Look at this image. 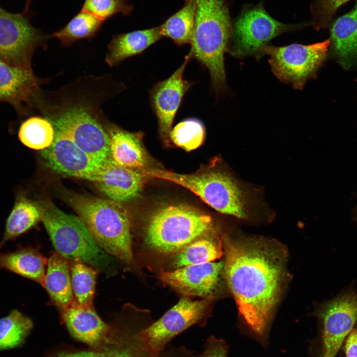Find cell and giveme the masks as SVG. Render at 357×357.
Wrapping results in <instances>:
<instances>
[{
  "label": "cell",
  "instance_id": "obj_1",
  "mask_svg": "<svg viewBox=\"0 0 357 357\" xmlns=\"http://www.w3.org/2000/svg\"><path fill=\"white\" fill-rule=\"evenodd\" d=\"M224 273L239 312L263 335L277 303L286 274V250L263 238H222Z\"/></svg>",
  "mask_w": 357,
  "mask_h": 357
},
{
  "label": "cell",
  "instance_id": "obj_2",
  "mask_svg": "<svg viewBox=\"0 0 357 357\" xmlns=\"http://www.w3.org/2000/svg\"><path fill=\"white\" fill-rule=\"evenodd\" d=\"M63 198L104 251L132 266L134 257L131 223L128 212L121 203L72 192H66Z\"/></svg>",
  "mask_w": 357,
  "mask_h": 357
},
{
  "label": "cell",
  "instance_id": "obj_3",
  "mask_svg": "<svg viewBox=\"0 0 357 357\" xmlns=\"http://www.w3.org/2000/svg\"><path fill=\"white\" fill-rule=\"evenodd\" d=\"M142 171L148 178L166 180L185 187L221 213L246 220L255 210L253 191L224 170L210 169L191 174L150 168Z\"/></svg>",
  "mask_w": 357,
  "mask_h": 357
},
{
  "label": "cell",
  "instance_id": "obj_4",
  "mask_svg": "<svg viewBox=\"0 0 357 357\" xmlns=\"http://www.w3.org/2000/svg\"><path fill=\"white\" fill-rule=\"evenodd\" d=\"M41 221L57 253L70 261L87 264L107 275L115 274V259L98 244L85 223L67 214L51 201L38 203Z\"/></svg>",
  "mask_w": 357,
  "mask_h": 357
},
{
  "label": "cell",
  "instance_id": "obj_5",
  "mask_svg": "<svg viewBox=\"0 0 357 357\" xmlns=\"http://www.w3.org/2000/svg\"><path fill=\"white\" fill-rule=\"evenodd\" d=\"M194 30L188 53L209 70L216 91L226 84L224 56L232 35L228 8L223 0H195Z\"/></svg>",
  "mask_w": 357,
  "mask_h": 357
},
{
  "label": "cell",
  "instance_id": "obj_6",
  "mask_svg": "<svg viewBox=\"0 0 357 357\" xmlns=\"http://www.w3.org/2000/svg\"><path fill=\"white\" fill-rule=\"evenodd\" d=\"M59 103L42 108L43 115L54 128L97 161L104 164L109 161V137L98 105L80 98Z\"/></svg>",
  "mask_w": 357,
  "mask_h": 357
},
{
  "label": "cell",
  "instance_id": "obj_7",
  "mask_svg": "<svg viewBox=\"0 0 357 357\" xmlns=\"http://www.w3.org/2000/svg\"><path fill=\"white\" fill-rule=\"evenodd\" d=\"M212 227L211 217L195 208L166 205L156 209L148 218L144 241L158 252H176L207 234Z\"/></svg>",
  "mask_w": 357,
  "mask_h": 357
},
{
  "label": "cell",
  "instance_id": "obj_8",
  "mask_svg": "<svg viewBox=\"0 0 357 357\" xmlns=\"http://www.w3.org/2000/svg\"><path fill=\"white\" fill-rule=\"evenodd\" d=\"M115 317L109 341L87 350L59 352L50 357H195L193 351L183 345L169 344L159 352L153 351L144 332L151 323L147 318L128 315L125 309Z\"/></svg>",
  "mask_w": 357,
  "mask_h": 357
},
{
  "label": "cell",
  "instance_id": "obj_9",
  "mask_svg": "<svg viewBox=\"0 0 357 357\" xmlns=\"http://www.w3.org/2000/svg\"><path fill=\"white\" fill-rule=\"evenodd\" d=\"M330 44L329 39L309 45L265 46L260 53L270 56L272 70L279 79L301 89L324 61Z\"/></svg>",
  "mask_w": 357,
  "mask_h": 357
},
{
  "label": "cell",
  "instance_id": "obj_10",
  "mask_svg": "<svg viewBox=\"0 0 357 357\" xmlns=\"http://www.w3.org/2000/svg\"><path fill=\"white\" fill-rule=\"evenodd\" d=\"M48 37L33 27L27 16L0 7V59L19 68L32 69L35 49Z\"/></svg>",
  "mask_w": 357,
  "mask_h": 357
},
{
  "label": "cell",
  "instance_id": "obj_11",
  "mask_svg": "<svg viewBox=\"0 0 357 357\" xmlns=\"http://www.w3.org/2000/svg\"><path fill=\"white\" fill-rule=\"evenodd\" d=\"M296 28L276 21L261 6L254 7L243 12L237 20L227 50L238 58L260 53L272 39Z\"/></svg>",
  "mask_w": 357,
  "mask_h": 357
},
{
  "label": "cell",
  "instance_id": "obj_12",
  "mask_svg": "<svg viewBox=\"0 0 357 357\" xmlns=\"http://www.w3.org/2000/svg\"><path fill=\"white\" fill-rule=\"evenodd\" d=\"M316 314L322 324L321 357H336L357 322V288L344 290L322 304Z\"/></svg>",
  "mask_w": 357,
  "mask_h": 357
},
{
  "label": "cell",
  "instance_id": "obj_13",
  "mask_svg": "<svg viewBox=\"0 0 357 357\" xmlns=\"http://www.w3.org/2000/svg\"><path fill=\"white\" fill-rule=\"evenodd\" d=\"M210 301L207 298L192 300L184 297L160 319L152 322L144 330L152 350L159 352L190 327L196 324L204 325Z\"/></svg>",
  "mask_w": 357,
  "mask_h": 357
},
{
  "label": "cell",
  "instance_id": "obj_14",
  "mask_svg": "<svg viewBox=\"0 0 357 357\" xmlns=\"http://www.w3.org/2000/svg\"><path fill=\"white\" fill-rule=\"evenodd\" d=\"M54 129L52 144L41 150L47 166L59 175L95 182L105 164L91 157L66 135Z\"/></svg>",
  "mask_w": 357,
  "mask_h": 357
},
{
  "label": "cell",
  "instance_id": "obj_15",
  "mask_svg": "<svg viewBox=\"0 0 357 357\" xmlns=\"http://www.w3.org/2000/svg\"><path fill=\"white\" fill-rule=\"evenodd\" d=\"M190 57L188 54L181 65L167 79L157 83L150 92L152 107L156 116L160 136L168 144L174 119L184 95L193 83L183 74Z\"/></svg>",
  "mask_w": 357,
  "mask_h": 357
},
{
  "label": "cell",
  "instance_id": "obj_16",
  "mask_svg": "<svg viewBox=\"0 0 357 357\" xmlns=\"http://www.w3.org/2000/svg\"><path fill=\"white\" fill-rule=\"evenodd\" d=\"M224 267L223 261L191 265L173 271H162L159 278L186 296L208 298L218 290Z\"/></svg>",
  "mask_w": 357,
  "mask_h": 357
},
{
  "label": "cell",
  "instance_id": "obj_17",
  "mask_svg": "<svg viewBox=\"0 0 357 357\" xmlns=\"http://www.w3.org/2000/svg\"><path fill=\"white\" fill-rule=\"evenodd\" d=\"M43 81L32 69L10 65L0 59V102L11 104L20 112L35 103Z\"/></svg>",
  "mask_w": 357,
  "mask_h": 357
},
{
  "label": "cell",
  "instance_id": "obj_18",
  "mask_svg": "<svg viewBox=\"0 0 357 357\" xmlns=\"http://www.w3.org/2000/svg\"><path fill=\"white\" fill-rule=\"evenodd\" d=\"M147 178L142 170L123 167L111 159L95 183L108 199L121 203L138 196Z\"/></svg>",
  "mask_w": 357,
  "mask_h": 357
},
{
  "label": "cell",
  "instance_id": "obj_19",
  "mask_svg": "<svg viewBox=\"0 0 357 357\" xmlns=\"http://www.w3.org/2000/svg\"><path fill=\"white\" fill-rule=\"evenodd\" d=\"M62 319L71 334L90 347L100 346L111 337V324L104 322L92 306L76 301L61 311Z\"/></svg>",
  "mask_w": 357,
  "mask_h": 357
},
{
  "label": "cell",
  "instance_id": "obj_20",
  "mask_svg": "<svg viewBox=\"0 0 357 357\" xmlns=\"http://www.w3.org/2000/svg\"><path fill=\"white\" fill-rule=\"evenodd\" d=\"M106 129L109 137L110 157L114 163L129 169L147 168L148 158L142 132H129L111 124Z\"/></svg>",
  "mask_w": 357,
  "mask_h": 357
},
{
  "label": "cell",
  "instance_id": "obj_21",
  "mask_svg": "<svg viewBox=\"0 0 357 357\" xmlns=\"http://www.w3.org/2000/svg\"><path fill=\"white\" fill-rule=\"evenodd\" d=\"M162 38L160 26L116 35L108 45L105 62L110 67L117 65L142 53Z\"/></svg>",
  "mask_w": 357,
  "mask_h": 357
},
{
  "label": "cell",
  "instance_id": "obj_22",
  "mask_svg": "<svg viewBox=\"0 0 357 357\" xmlns=\"http://www.w3.org/2000/svg\"><path fill=\"white\" fill-rule=\"evenodd\" d=\"M42 286L60 311L76 301L71 286L70 263L57 252L53 253L48 259Z\"/></svg>",
  "mask_w": 357,
  "mask_h": 357
},
{
  "label": "cell",
  "instance_id": "obj_23",
  "mask_svg": "<svg viewBox=\"0 0 357 357\" xmlns=\"http://www.w3.org/2000/svg\"><path fill=\"white\" fill-rule=\"evenodd\" d=\"M333 51L345 68H348L357 60V1L349 12L339 17L330 30Z\"/></svg>",
  "mask_w": 357,
  "mask_h": 357
},
{
  "label": "cell",
  "instance_id": "obj_24",
  "mask_svg": "<svg viewBox=\"0 0 357 357\" xmlns=\"http://www.w3.org/2000/svg\"><path fill=\"white\" fill-rule=\"evenodd\" d=\"M46 259L32 248H20L14 252H0V268L43 285Z\"/></svg>",
  "mask_w": 357,
  "mask_h": 357
},
{
  "label": "cell",
  "instance_id": "obj_25",
  "mask_svg": "<svg viewBox=\"0 0 357 357\" xmlns=\"http://www.w3.org/2000/svg\"><path fill=\"white\" fill-rule=\"evenodd\" d=\"M222 240L214 235H205L176 252L173 259L175 267L212 262L224 254Z\"/></svg>",
  "mask_w": 357,
  "mask_h": 357
},
{
  "label": "cell",
  "instance_id": "obj_26",
  "mask_svg": "<svg viewBox=\"0 0 357 357\" xmlns=\"http://www.w3.org/2000/svg\"><path fill=\"white\" fill-rule=\"evenodd\" d=\"M41 220V211L38 203L21 197L15 203L7 220L2 246L7 240L24 233Z\"/></svg>",
  "mask_w": 357,
  "mask_h": 357
},
{
  "label": "cell",
  "instance_id": "obj_27",
  "mask_svg": "<svg viewBox=\"0 0 357 357\" xmlns=\"http://www.w3.org/2000/svg\"><path fill=\"white\" fill-rule=\"evenodd\" d=\"M195 0H186L183 6L160 26L162 37L179 46L190 44L194 30Z\"/></svg>",
  "mask_w": 357,
  "mask_h": 357
},
{
  "label": "cell",
  "instance_id": "obj_28",
  "mask_svg": "<svg viewBox=\"0 0 357 357\" xmlns=\"http://www.w3.org/2000/svg\"><path fill=\"white\" fill-rule=\"evenodd\" d=\"M31 319L14 310L0 319V351L22 346L33 328Z\"/></svg>",
  "mask_w": 357,
  "mask_h": 357
},
{
  "label": "cell",
  "instance_id": "obj_29",
  "mask_svg": "<svg viewBox=\"0 0 357 357\" xmlns=\"http://www.w3.org/2000/svg\"><path fill=\"white\" fill-rule=\"evenodd\" d=\"M104 21L81 10L62 28L54 33L52 37L59 39L61 45L68 47L79 40L94 36Z\"/></svg>",
  "mask_w": 357,
  "mask_h": 357
},
{
  "label": "cell",
  "instance_id": "obj_30",
  "mask_svg": "<svg viewBox=\"0 0 357 357\" xmlns=\"http://www.w3.org/2000/svg\"><path fill=\"white\" fill-rule=\"evenodd\" d=\"M20 141L26 146L42 150L51 145L55 137L53 125L46 118L32 117L25 120L18 132Z\"/></svg>",
  "mask_w": 357,
  "mask_h": 357
},
{
  "label": "cell",
  "instance_id": "obj_31",
  "mask_svg": "<svg viewBox=\"0 0 357 357\" xmlns=\"http://www.w3.org/2000/svg\"><path fill=\"white\" fill-rule=\"evenodd\" d=\"M70 276L76 302L86 306H93L97 270L78 261H71Z\"/></svg>",
  "mask_w": 357,
  "mask_h": 357
},
{
  "label": "cell",
  "instance_id": "obj_32",
  "mask_svg": "<svg viewBox=\"0 0 357 357\" xmlns=\"http://www.w3.org/2000/svg\"><path fill=\"white\" fill-rule=\"evenodd\" d=\"M205 127L199 119L189 118L184 119L171 129L170 139L177 146L186 151L194 150L203 142Z\"/></svg>",
  "mask_w": 357,
  "mask_h": 357
},
{
  "label": "cell",
  "instance_id": "obj_33",
  "mask_svg": "<svg viewBox=\"0 0 357 357\" xmlns=\"http://www.w3.org/2000/svg\"><path fill=\"white\" fill-rule=\"evenodd\" d=\"M132 7L127 0H85L81 10L104 21L115 14H130Z\"/></svg>",
  "mask_w": 357,
  "mask_h": 357
},
{
  "label": "cell",
  "instance_id": "obj_34",
  "mask_svg": "<svg viewBox=\"0 0 357 357\" xmlns=\"http://www.w3.org/2000/svg\"><path fill=\"white\" fill-rule=\"evenodd\" d=\"M350 0H314L313 23L317 29L327 27L338 8Z\"/></svg>",
  "mask_w": 357,
  "mask_h": 357
},
{
  "label": "cell",
  "instance_id": "obj_35",
  "mask_svg": "<svg viewBox=\"0 0 357 357\" xmlns=\"http://www.w3.org/2000/svg\"><path fill=\"white\" fill-rule=\"evenodd\" d=\"M202 353L197 357H227L228 346L222 338L214 335L208 337L203 346Z\"/></svg>",
  "mask_w": 357,
  "mask_h": 357
},
{
  "label": "cell",
  "instance_id": "obj_36",
  "mask_svg": "<svg viewBox=\"0 0 357 357\" xmlns=\"http://www.w3.org/2000/svg\"><path fill=\"white\" fill-rule=\"evenodd\" d=\"M346 357H357V328H354L346 338Z\"/></svg>",
  "mask_w": 357,
  "mask_h": 357
},
{
  "label": "cell",
  "instance_id": "obj_37",
  "mask_svg": "<svg viewBox=\"0 0 357 357\" xmlns=\"http://www.w3.org/2000/svg\"><path fill=\"white\" fill-rule=\"evenodd\" d=\"M32 0H26L25 5L24 8V11L23 13L26 14L28 12L30 5L32 2Z\"/></svg>",
  "mask_w": 357,
  "mask_h": 357
},
{
  "label": "cell",
  "instance_id": "obj_38",
  "mask_svg": "<svg viewBox=\"0 0 357 357\" xmlns=\"http://www.w3.org/2000/svg\"><path fill=\"white\" fill-rule=\"evenodd\" d=\"M353 214H354V217L356 218V220H357V206L354 209Z\"/></svg>",
  "mask_w": 357,
  "mask_h": 357
}]
</instances>
